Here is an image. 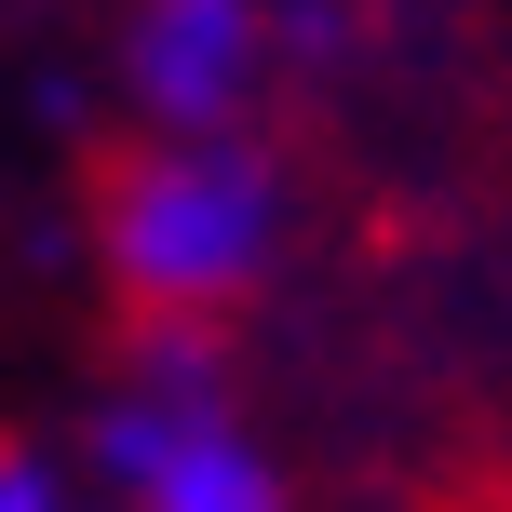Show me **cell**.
<instances>
[{
	"label": "cell",
	"instance_id": "6da1fadb",
	"mask_svg": "<svg viewBox=\"0 0 512 512\" xmlns=\"http://www.w3.org/2000/svg\"><path fill=\"white\" fill-rule=\"evenodd\" d=\"M81 216H95L108 310H122L149 351H203V337H230L243 297H256V270H270V189H256L243 162L189 149V135L95 149Z\"/></svg>",
	"mask_w": 512,
	"mask_h": 512
}]
</instances>
